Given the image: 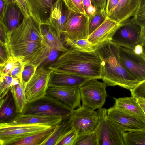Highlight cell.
Instances as JSON below:
<instances>
[{
	"label": "cell",
	"mask_w": 145,
	"mask_h": 145,
	"mask_svg": "<svg viewBox=\"0 0 145 145\" xmlns=\"http://www.w3.org/2000/svg\"><path fill=\"white\" fill-rule=\"evenodd\" d=\"M125 145H145V129L125 132Z\"/></svg>",
	"instance_id": "cell-30"
},
{
	"label": "cell",
	"mask_w": 145,
	"mask_h": 145,
	"mask_svg": "<svg viewBox=\"0 0 145 145\" xmlns=\"http://www.w3.org/2000/svg\"><path fill=\"white\" fill-rule=\"evenodd\" d=\"M48 68L56 72L90 79L102 78V61L97 51L84 52L70 47Z\"/></svg>",
	"instance_id": "cell-1"
},
{
	"label": "cell",
	"mask_w": 145,
	"mask_h": 145,
	"mask_svg": "<svg viewBox=\"0 0 145 145\" xmlns=\"http://www.w3.org/2000/svg\"><path fill=\"white\" fill-rule=\"evenodd\" d=\"M136 99L145 114V100L141 98Z\"/></svg>",
	"instance_id": "cell-50"
},
{
	"label": "cell",
	"mask_w": 145,
	"mask_h": 145,
	"mask_svg": "<svg viewBox=\"0 0 145 145\" xmlns=\"http://www.w3.org/2000/svg\"><path fill=\"white\" fill-rule=\"evenodd\" d=\"M65 45L77 50L81 51L91 52L96 51L99 46L94 45L90 42L88 38L80 39L72 41L65 42Z\"/></svg>",
	"instance_id": "cell-31"
},
{
	"label": "cell",
	"mask_w": 145,
	"mask_h": 145,
	"mask_svg": "<svg viewBox=\"0 0 145 145\" xmlns=\"http://www.w3.org/2000/svg\"><path fill=\"white\" fill-rule=\"evenodd\" d=\"M97 111L99 121L95 131L98 145H125V131L108 117L107 109L102 108Z\"/></svg>",
	"instance_id": "cell-4"
},
{
	"label": "cell",
	"mask_w": 145,
	"mask_h": 145,
	"mask_svg": "<svg viewBox=\"0 0 145 145\" xmlns=\"http://www.w3.org/2000/svg\"><path fill=\"white\" fill-rule=\"evenodd\" d=\"M42 40L41 24L30 15L24 16L20 25L10 33L8 45L24 42H42Z\"/></svg>",
	"instance_id": "cell-7"
},
{
	"label": "cell",
	"mask_w": 145,
	"mask_h": 145,
	"mask_svg": "<svg viewBox=\"0 0 145 145\" xmlns=\"http://www.w3.org/2000/svg\"><path fill=\"white\" fill-rule=\"evenodd\" d=\"M82 1L85 11L89 7L92 5L91 0H82Z\"/></svg>",
	"instance_id": "cell-51"
},
{
	"label": "cell",
	"mask_w": 145,
	"mask_h": 145,
	"mask_svg": "<svg viewBox=\"0 0 145 145\" xmlns=\"http://www.w3.org/2000/svg\"><path fill=\"white\" fill-rule=\"evenodd\" d=\"M37 67L33 65L26 63L23 69L21 77V81L25 86L35 73Z\"/></svg>",
	"instance_id": "cell-36"
},
{
	"label": "cell",
	"mask_w": 145,
	"mask_h": 145,
	"mask_svg": "<svg viewBox=\"0 0 145 145\" xmlns=\"http://www.w3.org/2000/svg\"><path fill=\"white\" fill-rule=\"evenodd\" d=\"M141 27L129 18L121 24L114 34L112 42L121 46L133 50L135 46L141 44Z\"/></svg>",
	"instance_id": "cell-9"
},
{
	"label": "cell",
	"mask_w": 145,
	"mask_h": 145,
	"mask_svg": "<svg viewBox=\"0 0 145 145\" xmlns=\"http://www.w3.org/2000/svg\"><path fill=\"white\" fill-rule=\"evenodd\" d=\"M145 1V0H140V3H142Z\"/></svg>",
	"instance_id": "cell-55"
},
{
	"label": "cell",
	"mask_w": 145,
	"mask_h": 145,
	"mask_svg": "<svg viewBox=\"0 0 145 145\" xmlns=\"http://www.w3.org/2000/svg\"><path fill=\"white\" fill-rule=\"evenodd\" d=\"M143 48V54L145 57V43L142 45Z\"/></svg>",
	"instance_id": "cell-54"
},
{
	"label": "cell",
	"mask_w": 145,
	"mask_h": 145,
	"mask_svg": "<svg viewBox=\"0 0 145 145\" xmlns=\"http://www.w3.org/2000/svg\"><path fill=\"white\" fill-rule=\"evenodd\" d=\"M71 11L63 0H56L52 8L49 22L61 38V31Z\"/></svg>",
	"instance_id": "cell-20"
},
{
	"label": "cell",
	"mask_w": 145,
	"mask_h": 145,
	"mask_svg": "<svg viewBox=\"0 0 145 145\" xmlns=\"http://www.w3.org/2000/svg\"><path fill=\"white\" fill-rule=\"evenodd\" d=\"M119 0H107V15L117 5Z\"/></svg>",
	"instance_id": "cell-46"
},
{
	"label": "cell",
	"mask_w": 145,
	"mask_h": 145,
	"mask_svg": "<svg viewBox=\"0 0 145 145\" xmlns=\"http://www.w3.org/2000/svg\"><path fill=\"white\" fill-rule=\"evenodd\" d=\"M102 61L101 79L107 86H118L130 90L139 82L125 69L118 58L117 45L111 41L99 46L97 50Z\"/></svg>",
	"instance_id": "cell-2"
},
{
	"label": "cell",
	"mask_w": 145,
	"mask_h": 145,
	"mask_svg": "<svg viewBox=\"0 0 145 145\" xmlns=\"http://www.w3.org/2000/svg\"><path fill=\"white\" fill-rule=\"evenodd\" d=\"M56 125L27 137L11 145H42L53 132Z\"/></svg>",
	"instance_id": "cell-28"
},
{
	"label": "cell",
	"mask_w": 145,
	"mask_h": 145,
	"mask_svg": "<svg viewBox=\"0 0 145 145\" xmlns=\"http://www.w3.org/2000/svg\"><path fill=\"white\" fill-rule=\"evenodd\" d=\"M97 79L87 81L79 87L82 105L93 110L102 108L107 96V86Z\"/></svg>",
	"instance_id": "cell-6"
},
{
	"label": "cell",
	"mask_w": 145,
	"mask_h": 145,
	"mask_svg": "<svg viewBox=\"0 0 145 145\" xmlns=\"http://www.w3.org/2000/svg\"><path fill=\"white\" fill-rule=\"evenodd\" d=\"M69 118L79 136L95 131L99 121L97 111L82 105L73 110Z\"/></svg>",
	"instance_id": "cell-11"
},
{
	"label": "cell",
	"mask_w": 145,
	"mask_h": 145,
	"mask_svg": "<svg viewBox=\"0 0 145 145\" xmlns=\"http://www.w3.org/2000/svg\"><path fill=\"white\" fill-rule=\"evenodd\" d=\"M96 11H102L107 12V0H91Z\"/></svg>",
	"instance_id": "cell-44"
},
{
	"label": "cell",
	"mask_w": 145,
	"mask_h": 145,
	"mask_svg": "<svg viewBox=\"0 0 145 145\" xmlns=\"http://www.w3.org/2000/svg\"><path fill=\"white\" fill-rule=\"evenodd\" d=\"M18 113L10 91L0 101V123L11 122Z\"/></svg>",
	"instance_id": "cell-24"
},
{
	"label": "cell",
	"mask_w": 145,
	"mask_h": 145,
	"mask_svg": "<svg viewBox=\"0 0 145 145\" xmlns=\"http://www.w3.org/2000/svg\"><path fill=\"white\" fill-rule=\"evenodd\" d=\"M24 16L18 3H12L7 5L0 22L10 33L22 23Z\"/></svg>",
	"instance_id": "cell-19"
},
{
	"label": "cell",
	"mask_w": 145,
	"mask_h": 145,
	"mask_svg": "<svg viewBox=\"0 0 145 145\" xmlns=\"http://www.w3.org/2000/svg\"><path fill=\"white\" fill-rule=\"evenodd\" d=\"M96 10L92 5L89 7L86 10V13L88 16L89 18L93 16L96 13Z\"/></svg>",
	"instance_id": "cell-47"
},
{
	"label": "cell",
	"mask_w": 145,
	"mask_h": 145,
	"mask_svg": "<svg viewBox=\"0 0 145 145\" xmlns=\"http://www.w3.org/2000/svg\"><path fill=\"white\" fill-rule=\"evenodd\" d=\"M10 33L4 26L0 22V42L8 46L10 41Z\"/></svg>",
	"instance_id": "cell-43"
},
{
	"label": "cell",
	"mask_w": 145,
	"mask_h": 145,
	"mask_svg": "<svg viewBox=\"0 0 145 145\" xmlns=\"http://www.w3.org/2000/svg\"><path fill=\"white\" fill-rule=\"evenodd\" d=\"M120 25L107 18L102 24L89 35L88 39L92 44L99 46L111 41Z\"/></svg>",
	"instance_id": "cell-18"
},
{
	"label": "cell",
	"mask_w": 145,
	"mask_h": 145,
	"mask_svg": "<svg viewBox=\"0 0 145 145\" xmlns=\"http://www.w3.org/2000/svg\"><path fill=\"white\" fill-rule=\"evenodd\" d=\"M4 1L7 5L12 3H17L16 0H4Z\"/></svg>",
	"instance_id": "cell-53"
},
{
	"label": "cell",
	"mask_w": 145,
	"mask_h": 145,
	"mask_svg": "<svg viewBox=\"0 0 145 145\" xmlns=\"http://www.w3.org/2000/svg\"><path fill=\"white\" fill-rule=\"evenodd\" d=\"M90 79H91L52 71L50 75L48 86L66 87H80Z\"/></svg>",
	"instance_id": "cell-21"
},
{
	"label": "cell",
	"mask_w": 145,
	"mask_h": 145,
	"mask_svg": "<svg viewBox=\"0 0 145 145\" xmlns=\"http://www.w3.org/2000/svg\"><path fill=\"white\" fill-rule=\"evenodd\" d=\"M24 16L31 15L27 0H16Z\"/></svg>",
	"instance_id": "cell-45"
},
{
	"label": "cell",
	"mask_w": 145,
	"mask_h": 145,
	"mask_svg": "<svg viewBox=\"0 0 145 145\" xmlns=\"http://www.w3.org/2000/svg\"><path fill=\"white\" fill-rule=\"evenodd\" d=\"M78 135L73 128L62 138L58 145H76Z\"/></svg>",
	"instance_id": "cell-38"
},
{
	"label": "cell",
	"mask_w": 145,
	"mask_h": 145,
	"mask_svg": "<svg viewBox=\"0 0 145 145\" xmlns=\"http://www.w3.org/2000/svg\"><path fill=\"white\" fill-rule=\"evenodd\" d=\"M140 3V0H119L108 18L120 24L133 16Z\"/></svg>",
	"instance_id": "cell-16"
},
{
	"label": "cell",
	"mask_w": 145,
	"mask_h": 145,
	"mask_svg": "<svg viewBox=\"0 0 145 145\" xmlns=\"http://www.w3.org/2000/svg\"><path fill=\"white\" fill-rule=\"evenodd\" d=\"M132 19L142 29L145 27V1L140 3Z\"/></svg>",
	"instance_id": "cell-37"
},
{
	"label": "cell",
	"mask_w": 145,
	"mask_h": 145,
	"mask_svg": "<svg viewBox=\"0 0 145 145\" xmlns=\"http://www.w3.org/2000/svg\"><path fill=\"white\" fill-rule=\"evenodd\" d=\"M52 126L40 124L0 123V145H11L24 138Z\"/></svg>",
	"instance_id": "cell-5"
},
{
	"label": "cell",
	"mask_w": 145,
	"mask_h": 145,
	"mask_svg": "<svg viewBox=\"0 0 145 145\" xmlns=\"http://www.w3.org/2000/svg\"><path fill=\"white\" fill-rule=\"evenodd\" d=\"M144 43H145V27L142 29L141 45H142Z\"/></svg>",
	"instance_id": "cell-52"
},
{
	"label": "cell",
	"mask_w": 145,
	"mask_h": 145,
	"mask_svg": "<svg viewBox=\"0 0 145 145\" xmlns=\"http://www.w3.org/2000/svg\"><path fill=\"white\" fill-rule=\"evenodd\" d=\"M73 110L58 99L46 94L42 97L27 103L21 114L56 116L64 119L69 117Z\"/></svg>",
	"instance_id": "cell-3"
},
{
	"label": "cell",
	"mask_w": 145,
	"mask_h": 145,
	"mask_svg": "<svg viewBox=\"0 0 145 145\" xmlns=\"http://www.w3.org/2000/svg\"><path fill=\"white\" fill-rule=\"evenodd\" d=\"M56 0H27L31 15L41 24H49L53 5Z\"/></svg>",
	"instance_id": "cell-17"
},
{
	"label": "cell",
	"mask_w": 145,
	"mask_h": 145,
	"mask_svg": "<svg viewBox=\"0 0 145 145\" xmlns=\"http://www.w3.org/2000/svg\"><path fill=\"white\" fill-rule=\"evenodd\" d=\"M130 91L132 96L145 100V80L138 83Z\"/></svg>",
	"instance_id": "cell-41"
},
{
	"label": "cell",
	"mask_w": 145,
	"mask_h": 145,
	"mask_svg": "<svg viewBox=\"0 0 145 145\" xmlns=\"http://www.w3.org/2000/svg\"><path fill=\"white\" fill-rule=\"evenodd\" d=\"M119 59L126 71L139 83L145 80V57L133 50L117 45Z\"/></svg>",
	"instance_id": "cell-8"
},
{
	"label": "cell",
	"mask_w": 145,
	"mask_h": 145,
	"mask_svg": "<svg viewBox=\"0 0 145 145\" xmlns=\"http://www.w3.org/2000/svg\"><path fill=\"white\" fill-rule=\"evenodd\" d=\"M73 128L69 117L63 119L59 123L56 125L51 134L42 145H58L64 136Z\"/></svg>",
	"instance_id": "cell-26"
},
{
	"label": "cell",
	"mask_w": 145,
	"mask_h": 145,
	"mask_svg": "<svg viewBox=\"0 0 145 145\" xmlns=\"http://www.w3.org/2000/svg\"><path fill=\"white\" fill-rule=\"evenodd\" d=\"M107 13L106 11H96L93 16L89 18V35L103 23L107 18Z\"/></svg>",
	"instance_id": "cell-33"
},
{
	"label": "cell",
	"mask_w": 145,
	"mask_h": 145,
	"mask_svg": "<svg viewBox=\"0 0 145 145\" xmlns=\"http://www.w3.org/2000/svg\"><path fill=\"white\" fill-rule=\"evenodd\" d=\"M7 5L4 0H0V19L2 17Z\"/></svg>",
	"instance_id": "cell-48"
},
{
	"label": "cell",
	"mask_w": 145,
	"mask_h": 145,
	"mask_svg": "<svg viewBox=\"0 0 145 145\" xmlns=\"http://www.w3.org/2000/svg\"><path fill=\"white\" fill-rule=\"evenodd\" d=\"M25 87L21 81L17 84L13 86L10 89L18 114L22 112L27 103L25 93Z\"/></svg>",
	"instance_id": "cell-29"
},
{
	"label": "cell",
	"mask_w": 145,
	"mask_h": 145,
	"mask_svg": "<svg viewBox=\"0 0 145 145\" xmlns=\"http://www.w3.org/2000/svg\"><path fill=\"white\" fill-rule=\"evenodd\" d=\"M63 119L56 116L18 114L11 122L15 124H40L53 126L59 123Z\"/></svg>",
	"instance_id": "cell-22"
},
{
	"label": "cell",
	"mask_w": 145,
	"mask_h": 145,
	"mask_svg": "<svg viewBox=\"0 0 145 145\" xmlns=\"http://www.w3.org/2000/svg\"><path fill=\"white\" fill-rule=\"evenodd\" d=\"M89 21L87 15L71 11L61 31L64 42L88 38Z\"/></svg>",
	"instance_id": "cell-10"
},
{
	"label": "cell",
	"mask_w": 145,
	"mask_h": 145,
	"mask_svg": "<svg viewBox=\"0 0 145 145\" xmlns=\"http://www.w3.org/2000/svg\"><path fill=\"white\" fill-rule=\"evenodd\" d=\"M42 44V42H24L8 45L10 56L22 60Z\"/></svg>",
	"instance_id": "cell-27"
},
{
	"label": "cell",
	"mask_w": 145,
	"mask_h": 145,
	"mask_svg": "<svg viewBox=\"0 0 145 145\" xmlns=\"http://www.w3.org/2000/svg\"><path fill=\"white\" fill-rule=\"evenodd\" d=\"M79 87L48 86L46 94L58 99L74 110L81 106Z\"/></svg>",
	"instance_id": "cell-15"
},
{
	"label": "cell",
	"mask_w": 145,
	"mask_h": 145,
	"mask_svg": "<svg viewBox=\"0 0 145 145\" xmlns=\"http://www.w3.org/2000/svg\"><path fill=\"white\" fill-rule=\"evenodd\" d=\"M52 71L48 68H37L31 80L26 85L25 91L27 103L46 94L50 75Z\"/></svg>",
	"instance_id": "cell-12"
},
{
	"label": "cell",
	"mask_w": 145,
	"mask_h": 145,
	"mask_svg": "<svg viewBox=\"0 0 145 145\" xmlns=\"http://www.w3.org/2000/svg\"><path fill=\"white\" fill-rule=\"evenodd\" d=\"M61 52L42 44L22 60L26 63L37 66V68H48L56 60Z\"/></svg>",
	"instance_id": "cell-14"
},
{
	"label": "cell",
	"mask_w": 145,
	"mask_h": 145,
	"mask_svg": "<svg viewBox=\"0 0 145 145\" xmlns=\"http://www.w3.org/2000/svg\"><path fill=\"white\" fill-rule=\"evenodd\" d=\"M26 63L25 62L19 59L15 63L11 71L7 75L21 80L22 74Z\"/></svg>",
	"instance_id": "cell-39"
},
{
	"label": "cell",
	"mask_w": 145,
	"mask_h": 145,
	"mask_svg": "<svg viewBox=\"0 0 145 145\" xmlns=\"http://www.w3.org/2000/svg\"><path fill=\"white\" fill-rule=\"evenodd\" d=\"M76 145H98L96 132L94 131L79 136Z\"/></svg>",
	"instance_id": "cell-34"
},
{
	"label": "cell",
	"mask_w": 145,
	"mask_h": 145,
	"mask_svg": "<svg viewBox=\"0 0 145 145\" xmlns=\"http://www.w3.org/2000/svg\"><path fill=\"white\" fill-rule=\"evenodd\" d=\"M21 81L20 79L14 78L8 75L0 76V100L6 95L13 86L17 84Z\"/></svg>",
	"instance_id": "cell-32"
},
{
	"label": "cell",
	"mask_w": 145,
	"mask_h": 145,
	"mask_svg": "<svg viewBox=\"0 0 145 145\" xmlns=\"http://www.w3.org/2000/svg\"><path fill=\"white\" fill-rule=\"evenodd\" d=\"M19 59H20L17 57L10 56L3 64L0 65V76L8 74L11 71L15 63Z\"/></svg>",
	"instance_id": "cell-40"
},
{
	"label": "cell",
	"mask_w": 145,
	"mask_h": 145,
	"mask_svg": "<svg viewBox=\"0 0 145 145\" xmlns=\"http://www.w3.org/2000/svg\"><path fill=\"white\" fill-rule=\"evenodd\" d=\"M107 113L110 119L125 132L145 129V117L125 112L113 106L107 109Z\"/></svg>",
	"instance_id": "cell-13"
},
{
	"label": "cell",
	"mask_w": 145,
	"mask_h": 145,
	"mask_svg": "<svg viewBox=\"0 0 145 145\" xmlns=\"http://www.w3.org/2000/svg\"><path fill=\"white\" fill-rule=\"evenodd\" d=\"M42 44L49 47L63 52L67 49L64 46L61 38L56 30L49 24H41Z\"/></svg>",
	"instance_id": "cell-23"
},
{
	"label": "cell",
	"mask_w": 145,
	"mask_h": 145,
	"mask_svg": "<svg viewBox=\"0 0 145 145\" xmlns=\"http://www.w3.org/2000/svg\"><path fill=\"white\" fill-rule=\"evenodd\" d=\"M63 0L67 8L71 11L87 15L82 0Z\"/></svg>",
	"instance_id": "cell-35"
},
{
	"label": "cell",
	"mask_w": 145,
	"mask_h": 145,
	"mask_svg": "<svg viewBox=\"0 0 145 145\" xmlns=\"http://www.w3.org/2000/svg\"><path fill=\"white\" fill-rule=\"evenodd\" d=\"M134 52L137 54H141L143 53V48L141 44H138L136 45L133 50Z\"/></svg>",
	"instance_id": "cell-49"
},
{
	"label": "cell",
	"mask_w": 145,
	"mask_h": 145,
	"mask_svg": "<svg viewBox=\"0 0 145 145\" xmlns=\"http://www.w3.org/2000/svg\"><path fill=\"white\" fill-rule=\"evenodd\" d=\"M10 56L8 46L0 42V65L3 64Z\"/></svg>",
	"instance_id": "cell-42"
},
{
	"label": "cell",
	"mask_w": 145,
	"mask_h": 145,
	"mask_svg": "<svg viewBox=\"0 0 145 145\" xmlns=\"http://www.w3.org/2000/svg\"><path fill=\"white\" fill-rule=\"evenodd\" d=\"M114 99L115 103L113 106L114 107L129 114L145 117V114L139 104L137 99L132 96Z\"/></svg>",
	"instance_id": "cell-25"
}]
</instances>
